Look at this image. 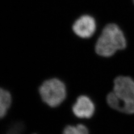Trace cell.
<instances>
[{
  "label": "cell",
  "mask_w": 134,
  "mask_h": 134,
  "mask_svg": "<svg viewBox=\"0 0 134 134\" xmlns=\"http://www.w3.org/2000/svg\"><path fill=\"white\" fill-rule=\"evenodd\" d=\"M34 134H36V133H34Z\"/></svg>",
  "instance_id": "30bf717a"
},
{
  "label": "cell",
  "mask_w": 134,
  "mask_h": 134,
  "mask_svg": "<svg viewBox=\"0 0 134 134\" xmlns=\"http://www.w3.org/2000/svg\"><path fill=\"white\" fill-rule=\"evenodd\" d=\"M132 2H133V4H134V0H132Z\"/></svg>",
  "instance_id": "9c48e42d"
},
{
  "label": "cell",
  "mask_w": 134,
  "mask_h": 134,
  "mask_svg": "<svg viewBox=\"0 0 134 134\" xmlns=\"http://www.w3.org/2000/svg\"><path fill=\"white\" fill-rule=\"evenodd\" d=\"M106 101L115 110L134 114V79L128 75L115 78L112 91L106 96Z\"/></svg>",
  "instance_id": "6da1fadb"
},
{
  "label": "cell",
  "mask_w": 134,
  "mask_h": 134,
  "mask_svg": "<svg viewBox=\"0 0 134 134\" xmlns=\"http://www.w3.org/2000/svg\"><path fill=\"white\" fill-rule=\"evenodd\" d=\"M11 102L12 97L10 92L0 88V119L6 116Z\"/></svg>",
  "instance_id": "8992f818"
},
{
  "label": "cell",
  "mask_w": 134,
  "mask_h": 134,
  "mask_svg": "<svg viewBox=\"0 0 134 134\" xmlns=\"http://www.w3.org/2000/svg\"><path fill=\"white\" fill-rule=\"evenodd\" d=\"M72 110L75 116L78 118L90 119L94 113V104L88 96H81L74 103Z\"/></svg>",
  "instance_id": "5b68a950"
},
{
  "label": "cell",
  "mask_w": 134,
  "mask_h": 134,
  "mask_svg": "<svg viewBox=\"0 0 134 134\" xmlns=\"http://www.w3.org/2000/svg\"><path fill=\"white\" fill-rule=\"evenodd\" d=\"M63 134H89V131L85 125L79 124L76 126H67L64 129Z\"/></svg>",
  "instance_id": "52a82bcc"
},
{
  "label": "cell",
  "mask_w": 134,
  "mask_h": 134,
  "mask_svg": "<svg viewBox=\"0 0 134 134\" xmlns=\"http://www.w3.org/2000/svg\"><path fill=\"white\" fill-rule=\"evenodd\" d=\"M24 130V124L21 122H17L11 126L6 134H23Z\"/></svg>",
  "instance_id": "ba28073f"
},
{
  "label": "cell",
  "mask_w": 134,
  "mask_h": 134,
  "mask_svg": "<svg viewBox=\"0 0 134 134\" xmlns=\"http://www.w3.org/2000/svg\"><path fill=\"white\" fill-rule=\"evenodd\" d=\"M73 30L81 38H91L97 30V22L93 16L84 15L75 21L73 25Z\"/></svg>",
  "instance_id": "277c9868"
},
{
  "label": "cell",
  "mask_w": 134,
  "mask_h": 134,
  "mask_svg": "<svg viewBox=\"0 0 134 134\" xmlns=\"http://www.w3.org/2000/svg\"><path fill=\"white\" fill-rule=\"evenodd\" d=\"M127 47L124 31L118 24L108 23L103 27L94 45L96 54L100 57L111 58Z\"/></svg>",
  "instance_id": "7a4b0ae2"
},
{
  "label": "cell",
  "mask_w": 134,
  "mask_h": 134,
  "mask_svg": "<svg viewBox=\"0 0 134 134\" xmlns=\"http://www.w3.org/2000/svg\"><path fill=\"white\" fill-rule=\"evenodd\" d=\"M39 93L43 101L52 107L60 104L66 96L65 85L56 78L45 81L40 87Z\"/></svg>",
  "instance_id": "3957f363"
}]
</instances>
